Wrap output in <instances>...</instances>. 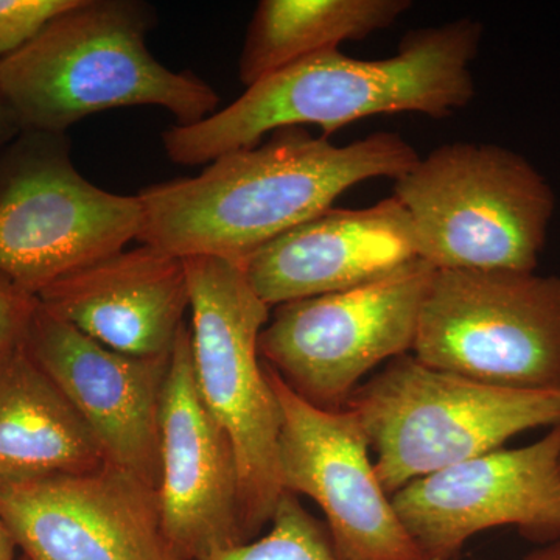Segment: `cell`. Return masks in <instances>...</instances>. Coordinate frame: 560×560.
Segmentation results:
<instances>
[{
  "mask_svg": "<svg viewBox=\"0 0 560 560\" xmlns=\"http://www.w3.org/2000/svg\"><path fill=\"white\" fill-rule=\"evenodd\" d=\"M162 528L183 560H212L246 544L241 475L226 431L195 385L190 327L172 350L161 405Z\"/></svg>",
  "mask_w": 560,
  "mask_h": 560,
  "instance_id": "obj_13",
  "label": "cell"
},
{
  "mask_svg": "<svg viewBox=\"0 0 560 560\" xmlns=\"http://www.w3.org/2000/svg\"><path fill=\"white\" fill-rule=\"evenodd\" d=\"M410 0H261L238 60L246 88L294 62L389 28Z\"/></svg>",
  "mask_w": 560,
  "mask_h": 560,
  "instance_id": "obj_18",
  "label": "cell"
},
{
  "mask_svg": "<svg viewBox=\"0 0 560 560\" xmlns=\"http://www.w3.org/2000/svg\"><path fill=\"white\" fill-rule=\"evenodd\" d=\"M412 355L500 388H560V276L434 271Z\"/></svg>",
  "mask_w": 560,
  "mask_h": 560,
  "instance_id": "obj_8",
  "label": "cell"
},
{
  "mask_svg": "<svg viewBox=\"0 0 560 560\" xmlns=\"http://www.w3.org/2000/svg\"><path fill=\"white\" fill-rule=\"evenodd\" d=\"M418 238L396 197L364 209H329L243 261L270 308L366 285L419 260Z\"/></svg>",
  "mask_w": 560,
  "mask_h": 560,
  "instance_id": "obj_15",
  "label": "cell"
},
{
  "mask_svg": "<svg viewBox=\"0 0 560 560\" xmlns=\"http://www.w3.org/2000/svg\"><path fill=\"white\" fill-rule=\"evenodd\" d=\"M38 300L0 278V353L24 340Z\"/></svg>",
  "mask_w": 560,
  "mask_h": 560,
  "instance_id": "obj_21",
  "label": "cell"
},
{
  "mask_svg": "<svg viewBox=\"0 0 560 560\" xmlns=\"http://www.w3.org/2000/svg\"><path fill=\"white\" fill-rule=\"evenodd\" d=\"M16 544L11 537L10 530L7 529L5 523L0 518V560H18Z\"/></svg>",
  "mask_w": 560,
  "mask_h": 560,
  "instance_id": "obj_23",
  "label": "cell"
},
{
  "mask_svg": "<svg viewBox=\"0 0 560 560\" xmlns=\"http://www.w3.org/2000/svg\"><path fill=\"white\" fill-rule=\"evenodd\" d=\"M79 0H0V60L31 43Z\"/></svg>",
  "mask_w": 560,
  "mask_h": 560,
  "instance_id": "obj_20",
  "label": "cell"
},
{
  "mask_svg": "<svg viewBox=\"0 0 560 560\" xmlns=\"http://www.w3.org/2000/svg\"><path fill=\"white\" fill-rule=\"evenodd\" d=\"M154 20L139 0H79L0 60V97L20 130L66 135L92 114L132 106L164 108L180 127L215 113L210 84L147 47Z\"/></svg>",
  "mask_w": 560,
  "mask_h": 560,
  "instance_id": "obj_3",
  "label": "cell"
},
{
  "mask_svg": "<svg viewBox=\"0 0 560 560\" xmlns=\"http://www.w3.org/2000/svg\"><path fill=\"white\" fill-rule=\"evenodd\" d=\"M420 160L399 132L378 131L335 145L302 128L232 151L194 178L139 191L138 242L187 257L242 265L250 254L331 209L346 190L374 178L399 179Z\"/></svg>",
  "mask_w": 560,
  "mask_h": 560,
  "instance_id": "obj_1",
  "label": "cell"
},
{
  "mask_svg": "<svg viewBox=\"0 0 560 560\" xmlns=\"http://www.w3.org/2000/svg\"><path fill=\"white\" fill-rule=\"evenodd\" d=\"M419 257L436 271H536L556 198L525 156L497 143H444L396 179Z\"/></svg>",
  "mask_w": 560,
  "mask_h": 560,
  "instance_id": "obj_4",
  "label": "cell"
},
{
  "mask_svg": "<svg viewBox=\"0 0 560 560\" xmlns=\"http://www.w3.org/2000/svg\"><path fill=\"white\" fill-rule=\"evenodd\" d=\"M270 525L260 539L230 548L212 560H342L335 552L329 530L293 493L283 490Z\"/></svg>",
  "mask_w": 560,
  "mask_h": 560,
  "instance_id": "obj_19",
  "label": "cell"
},
{
  "mask_svg": "<svg viewBox=\"0 0 560 560\" xmlns=\"http://www.w3.org/2000/svg\"><path fill=\"white\" fill-rule=\"evenodd\" d=\"M355 412L389 497L408 482L560 423V388H500L436 370L411 353L390 360L346 405Z\"/></svg>",
  "mask_w": 560,
  "mask_h": 560,
  "instance_id": "obj_5",
  "label": "cell"
},
{
  "mask_svg": "<svg viewBox=\"0 0 560 560\" xmlns=\"http://www.w3.org/2000/svg\"><path fill=\"white\" fill-rule=\"evenodd\" d=\"M523 560H560V540L552 541L540 550L530 552Z\"/></svg>",
  "mask_w": 560,
  "mask_h": 560,
  "instance_id": "obj_24",
  "label": "cell"
},
{
  "mask_svg": "<svg viewBox=\"0 0 560 560\" xmlns=\"http://www.w3.org/2000/svg\"><path fill=\"white\" fill-rule=\"evenodd\" d=\"M184 264L195 385L234 447L243 530L249 541L271 522L283 492L278 397L259 350L271 308L249 285L242 265L219 257H187Z\"/></svg>",
  "mask_w": 560,
  "mask_h": 560,
  "instance_id": "obj_6",
  "label": "cell"
},
{
  "mask_svg": "<svg viewBox=\"0 0 560 560\" xmlns=\"http://www.w3.org/2000/svg\"><path fill=\"white\" fill-rule=\"evenodd\" d=\"M0 518L28 560H183L156 490L109 463L0 486Z\"/></svg>",
  "mask_w": 560,
  "mask_h": 560,
  "instance_id": "obj_12",
  "label": "cell"
},
{
  "mask_svg": "<svg viewBox=\"0 0 560 560\" xmlns=\"http://www.w3.org/2000/svg\"><path fill=\"white\" fill-rule=\"evenodd\" d=\"M18 560H28V559H27V558H24V556H21V558H20V559H18Z\"/></svg>",
  "mask_w": 560,
  "mask_h": 560,
  "instance_id": "obj_25",
  "label": "cell"
},
{
  "mask_svg": "<svg viewBox=\"0 0 560 560\" xmlns=\"http://www.w3.org/2000/svg\"><path fill=\"white\" fill-rule=\"evenodd\" d=\"M138 195L90 183L66 135L21 131L0 151V278L38 296L138 241Z\"/></svg>",
  "mask_w": 560,
  "mask_h": 560,
  "instance_id": "obj_7",
  "label": "cell"
},
{
  "mask_svg": "<svg viewBox=\"0 0 560 560\" xmlns=\"http://www.w3.org/2000/svg\"><path fill=\"white\" fill-rule=\"evenodd\" d=\"M24 342L101 442L106 460L158 490L161 405L172 353L117 352L55 318L39 302Z\"/></svg>",
  "mask_w": 560,
  "mask_h": 560,
  "instance_id": "obj_14",
  "label": "cell"
},
{
  "mask_svg": "<svg viewBox=\"0 0 560 560\" xmlns=\"http://www.w3.org/2000/svg\"><path fill=\"white\" fill-rule=\"evenodd\" d=\"M20 132L16 120L13 119L9 108H7L5 103L0 97V151L5 149Z\"/></svg>",
  "mask_w": 560,
  "mask_h": 560,
  "instance_id": "obj_22",
  "label": "cell"
},
{
  "mask_svg": "<svg viewBox=\"0 0 560 560\" xmlns=\"http://www.w3.org/2000/svg\"><path fill=\"white\" fill-rule=\"evenodd\" d=\"M434 271L419 259L366 285L280 304L260 357L302 399L342 410L368 372L412 352Z\"/></svg>",
  "mask_w": 560,
  "mask_h": 560,
  "instance_id": "obj_9",
  "label": "cell"
},
{
  "mask_svg": "<svg viewBox=\"0 0 560 560\" xmlns=\"http://www.w3.org/2000/svg\"><path fill=\"white\" fill-rule=\"evenodd\" d=\"M390 501L429 560H453L470 537L497 526L558 541L560 423L526 447L499 448L408 482Z\"/></svg>",
  "mask_w": 560,
  "mask_h": 560,
  "instance_id": "obj_11",
  "label": "cell"
},
{
  "mask_svg": "<svg viewBox=\"0 0 560 560\" xmlns=\"http://www.w3.org/2000/svg\"><path fill=\"white\" fill-rule=\"evenodd\" d=\"M36 300L92 340L136 357L171 355L190 311L184 259L145 243L70 272Z\"/></svg>",
  "mask_w": 560,
  "mask_h": 560,
  "instance_id": "obj_16",
  "label": "cell"
},
{
  "mask_svg": "<svg viewBox=\"0 0 560 560\" xmlns=\"http://www.w3.org/2000/svg\"><path fill=\"white\" fill-rule=\"evenodd\" d=\"M265 370L280 411V486L318 504L340 559L429 560L378 480L355 412L315 407L267 363Z\"/></svg>",
  "mask_w": 560,
  "mask_h": 560,
  "instance_id": "obj_10",
  "label": "cell"
},
{
  "mask_svg": "<svg viewBox=\"0 0 560 560\" xmlns=\"http://www.w3.org/2000/svg\"><path fill=\"white\" fill-rule=\"evenodd\" d=\"M481 39V22L463 18L407 33L382 60L320 51L257 81L198 124L173 125L162 132L165 153L176 164H210L256 147L268 132L302 125H316L326 138L377 114L451 117L477 94L470 66Z\"/></svg>",
  "mask_w": 560,
  "mask_h": 560,
  "instance_id": "obj_2",
  "label": "cell"
},
{
  "mask_svg": "<svg viewBox=\"0 0 560 560\" xmlns=\"http://www.w3.org/2000/svg\"><path fill=\"white\" fill-rule=\"evenodd\" d=\"M106 460L101 442L24 340L0 353V486L84 474Z\"/></svg>",
  "mask_w": 560,
  "mask_h": 560,
  "instance_id": "obj_17",
  "label": "cell"
}]
</instances>
